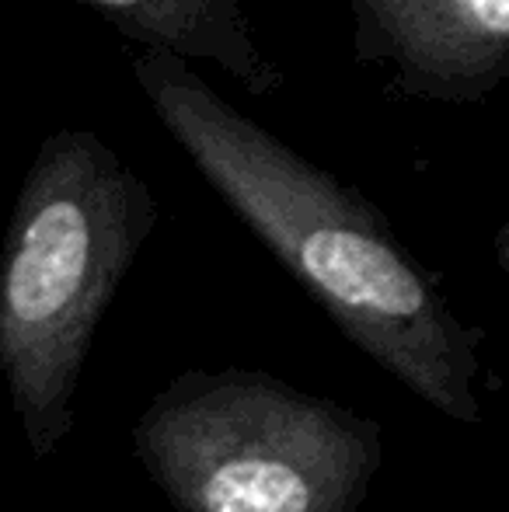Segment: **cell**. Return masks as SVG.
<instances>
[{
    "instance_id": "1",
    "label": "cell",
    "mask_w": 509,
    "mask_h": 512,
    "mask_svg": "<svg viewBox=\"0 0 509 512\" xmlns=\"http://www.w3.org/2000/svg\"><path fill=\"white\" fill-rule=\"evenodd\" d=\"M129 63L171 140L335 328L443 418L482 425L485 331L461 321L381 209L227 105L185 60Z\"/></svg>"
},
{
    "instance_id": "2",
    "label": "cell",
    "mask_w": 509,
    "mask_h": 512,
    "mask_svg": "<svg viewBox=\"0 0 509 512\" xmlns=\"http://www.w3.org/2000/svg\"><path fill=\"white\" fill-rule=\"evenodd\" d=\"M157 216L150 185L98 133L39 143L0 248V380L35 460L74 432L98 324Z\"/></svg>"
},
{
    "instance_id": "3",
    "label": "cell",
    "mask_w": 509,
    "mask_h": 512,
    "mask_svg": "<svg viewBox=\"0 0 509 512\" xmlns=\"http://www.w3.org/2000/svg\"><path fill=\"white\" fill-rule=\"evenodd\" d=\"M175 512H356L384 464L377 418L265 370H185L133 425Z\"/></svg>"
},
{
    "instance_id": "4",
    "label": "cell",
    "mask_w": 509,
    "mask_h": 512,
    "mask_svg": "<svg viewBox=\"0 0 509 512\" xmlns=\"http://www.w3.org/2000/svg\"><path fill=\"white\" fill-rule=\"evenodd\" d=\"M353 60L387 95L478 105L509 77V0H349Z\"/></svg>"
},
{
    "instance_id": "5",
    "label": "cell",
    "mask_w": 509,
    "mask_h": 512,
    "mask_svg": "<svg viewBox=\"0 0 509 512\" xmlns=\"http://www.w3.org/2000/svg\"><path fill=\"white\" fill-rule=\"evenodd\" d=\"M95 7L123 39L143 53L210 60L248 95H269L286 84L283 70L258 49L245 0H81Z\"/></svg>"
}]
</instances>
